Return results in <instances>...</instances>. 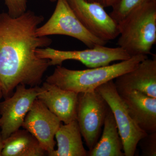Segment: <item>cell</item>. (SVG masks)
Masks as SVG:
<instances>
[{
  "instance_id": "8",
  "label": "cell",
  "mask_w": 156,
  "mask_h": 156,
  "mask_svg": "<svg viewBox=\"0 0 156 156\" xmlns=\"http://www.w3.org/2000/svg\"><path fill=\"white\" fill-rule=\"evenodd\" d=\"M66 1L84 27L93 35L107 42L119 36V23L99 4L86 0Z\"/></svg>"
},
{
  "instance_id": "6",
  "label": "cell",
  "mask_w": 156,
  "mask_h": 156,
  "mask_svg": "<svg viewBox=\"0 0 156 156\" xmlns=\"http://www.w3.org/2000/svg\"><path fill=\"white\" fill-rule=\"evenodd\" d=\"M39 58L49 60L50 66H61L63 62L74 60L80 62L89 68L106 66L112 62L123 61L131 58L122 48H111L105 45H98L83 50L65 51L47 47L39 48L36 51Z\"/></svg>"
},
{
  "instance_id": "23",
  "label": "cell",
  "mask_w": 156,
  "mask_h": 156,
  "mask_svg": "<svg viewBox=\"0 0 156 156\" xmlns=\"http://www.w3.org/2000/svg\"><path fill=\"white\" fill-rule=\"evenodd\" d=\"M49 1H50L51 2H56L57 0H49Z\"/></svg>"
},
{
  "instance_id": "1",
  "label": "cell",
  "mask_w": 156,
  "mask_h": 156,
  "mask_svg": "<svg viewBox=\"0 0 156 156\" xmlns=\"http://www.w3.org/2000/svg\"><path fill=\"white\" fill-rule=\"evenodd\" d=\"M44 19L31 11L16 17L0 14V87L5 98L18 85L38 86L50 66L49 60L36 53L52 44L50 38L36 33Z\"/></svg>"
},
{
  "instance_id": "2",
  "label": "cell",
  "mask_w": 156,
  "mask_h": 156,
  "mask_svg": "<svg viewBox=\"0 0 156 156\" xmlns=\"http://www.w3.org/2000/svg\"><path fill=\"white\" fill-rule=\"evenodd\" d=\"M147 58L145 55H137L111 65L82 70L69 69L57 66L46 82L64 90L77 93L91 92L134 69L140 62Z\"/></svg>"
},
{
  "instance_id": "4",
  "label": "cell",
  "mask_w": 156,
  "mask_h": 156,
  "mask_svg": "<svg viewBox=\"0 0 156 156\" xmlns=\"http://www.w3.org/2000/svg\"><path fill=\"white\" fill-rule=\"evenodd\" d=\"M103 97L111 110L116 122L125 156H134L140 140L147 135L131 118L122 98L115 87L113 80L95 89Z\"/></svg>"
},
{
  "instance_id": "25",
  "label": "cell",
  "mask_w": 156,
  "mask_h": 156,
  "mask_svg": "<svg viewBox=\"0 0 156 156\" xmlns=\"http://www.w3.org/2000/svg\"><path fill=\"white\" fill-rule=\"evenodd\" d=\"M1 121H0V127H1Z\"/></svg>"
},
{
  "instance_id": "22",
  "label": "cell",
  "mask_w": 156,
  "mask_h": 156,
  "mask_svg": "<svg viewBox=\"0 0 156 156\" xmlns=\"http://www.w3.org/2000/svg\"><path fill=\"white\" fill-rule=\"evenodd\" d=\"M3 97V93L2 91V89H1V87H0V100H1L2 98Z\"/></svg>"
},
{
  "instance_id": "24",
  "label": "cell",
  "mask_w": 156,
  "mask_h": 156,
  "mask_svg": "<svg viewBox=\"0 0 156 156\" xmlns=\"http://www.w3.org/2000/svg\"><path fill=\"white\" fill-rule=\"evenodd\" d=\"M86 1H88L89 2H92V0H86Z\"/></svg>"
},
{
  "instance_id": "5",
  "label": "cell",
  "mask_w": 156,
  "mask_h": 156,
  "mask_svg": "<svg viewBox=\"0 0 156 156\" xmlns=\"http://www.w3.org/2000/svg\"><path fill=\"white\" fill-rule=\"evenodd\" d=\"M55 10L45 24L37 28L38 37L62 35L75 38L89 48L105 45L107 42L93 35L84 27L66 0H57Z\"/></svg>"
},
{
  "instance_id": "3",
  "label": "cell",
  "mask_w": 156,
  "mask_h": 156,
  "mask_svg": "<svg viewBox=\"0 0 156 156\" xmlns=\"http://www.w3.org/2000/svg\"><path fill=\"white\" fill-rule=\"evenodd\" d=\"M118 45L131 57L147 56L156 43V2L134 9L119 23Z\"/></svg>"
},
{
  "instance_id": "21",
  "label": "cell",
  "mask_w": 156,
  "mask_h": 156,
  "mask_svg": "<svg viewBox=\"0 0 156 156\" xmlns=\"http://www.w3.org/2000/svg\"><path fill=\"white\" fill-rule=\"evenodd\" d=\"M4 140L2 136V134H1V131H0V156H2V151L4 147Z\"/></svg>"
},
{
  "instance_id": "7",
  "label": "cell",
  "mask_w": 156,
  "mask_h": 156,
  "mask_svg": "<svg viewBox=\"0 0 156 156\" xmlns=\"http://www.w3.org/2000/svg\"><path fill=\"white\" fill-rule=\"evenodd\" d=\"M109 108L106 101L96 90L79 93L76 120L89 150L98 142Z\"/></svg>"
},
{
  "instance_id": "15",
  "label": "cell",
  "mask_w": 156,
  "mask_h": 156,
  "mask_svg": "<svg viewBox=\"0 0 156 156\" xmlns=\"http://www.w3.org/2000/svg\"><path fill=\"white\" fill-rule=\"evenodd\" d=\"M77 120L60 125L55 134L58 148L50 156H87Z\"/></svg>"
},
{
  "instance_id": "13",
  "label": "cell",
  "mask_w": 156,
  "mask_h": 156,
  "mask_svg": "<svg viewBox=\"0 0 156 156\" xmlns=\"http://www.w3.org/2000/svg\"><path fill=\"white\" fill-rule=\"evenodd\" d=\"M119 93L139 128L147 134L156 132V98L136 90Z\"/></svg>"
},
{
  "instance_id": "19",
  "label": "cell",
  "mask_w": 156,
  "mask_h": 156,
  "mask_svg": "<svg viewBox=\"0 0 156 156\" xmlns=\"http://www.w3.org/2000/svg\"><path fill=\"white\" fill-rule=\"evenodd\" d=\"M8 9V13L13 17L24 14L27 8V0H4Z\"/></svg>"
},
{
  "instance_id": "16",
  "label": "cell",
  "mask_w": 156,
  "mask_h": 156,
  "mask_svg": "<svg viewBox=\"0 0 156 156\" xmlns=\"http://www.w3.org/2000/svg\"><path fill=\"white\" fill-rule=\"evenodd\" d=\"M3 141L2 156L47 155L38 140L25 129H18Z\"/></svg>"
},
{
  "instance_id": "17",
  "label": "cell",
  "mask_w": 156,
  "mask_h": 156,
  "mask_svg": "<svg viewBox=\"0 0 156 156\" xmlns=\"http://www.w3.org/2000/svg\"><path fill=\"white\" fill-rule=\"evenodd\" d=\"M151 2H156V0H120L117 5L112 7L109 15L119 23L134 9Z\"/></svg>"
},
{
  "instance_id": "14",
  "label": "cell",
  "mask_w": 156,
  "mask_h": 156,
  "mask_svg": "<svg viewBox=\"0 0 156 156\" xmlns=\"http://www.w3.org/2000/svg\"><path fill=\"white\" fill-rule=\"evenodd\" d=\"M102 136L92 149L87 152L88 156H125L122 139L119 134L114 116L110 108L108 111Z\"/></svg>"
},
{
  "instance_id": "9",
  "label": "cell",
  "mask_w": 156,
  "mask_h": 156,
  "mask_svg": "<svg viewBox=\"0 0 156 156\" xmlns=\"http://www.w3.org/2000/svg\"><path fill=\"white\" fill-rule=\"evenodd\" d=\"M37 87H16L13 95L0 102L1 132L3 140L22 127L26 115L37 98Z\"/></svg>"
},
{
  "instance_id": "11",
  "label": "cell",
  "mask_w": 156,
  "mask_h": 156,
  "mask_svg": "<svg viewBox=\"0 0 156 156\" xmlns=\"http://www.w3.org/2000/svg\"><path fill=\"white\" fill-rule=\"evenodd\" d=\"M37 98L61 122L68 124L76 120L79 93L61 89L45 82L37 87Z\"/></svg>"
},
{
  "instance_id": "18",
  "label": "cell",
  "mask_w": 156,
  "mask_h": 156,
  "mask_svg": "<svg viewBox=\"0 0 156 156\" xmlns=\"http://www.w3.org/2000/svg\"><path fill=\"white\" fill-rule=\"evenodd\" d=\"M142 155L156 156V132L147 134L139 142Z\"/></svg>"
},
{
  "instance_id": "12",
  "label": "cell",
  "mask_w": 156,
  "mask_h": 156,
  "mask_svg": "<svg viewBox=\"0 0 156 156\" xmlns=\"http://www.w3.org/2000/svg\"><path fill=\"white\" fill-rule=\"evenodd\" d=\"M118 92L136 90L156 98V58H145L134 69L115 79Z\"/></svg>"
},
{
  "instance_id": "10",
  "label": "cell",
  "mask_w": 156,
  "mask_h": 156,
  "mask_svg": "<svg viewBox=\"0 0 156 156\" xmlns=\"http://www.w3.org/2000/svg\"><path fill=\"white\" fill-rule=\"evenodd\" d=\"M61 125L57 117L37 98L27 114L22 127L37 138L48 156L54 150V137Z\"/></svg>"
},
{
  "instance_id": "20",
  "label": "cell",
  "mask_w": 156,
  "mask_h": 156,
  "mask_svg": "<svg viewBox=\"0 0 156 156\" xmlns=\"http://www.w3.org/2000/svg\"><path fill=\"white\" fill-rule=\"evenodd\" d=\"M92 2L98 3L103 8L111 7L112 8L117 5L120 0H92Z\"/></svg>"
}]
</instances>
